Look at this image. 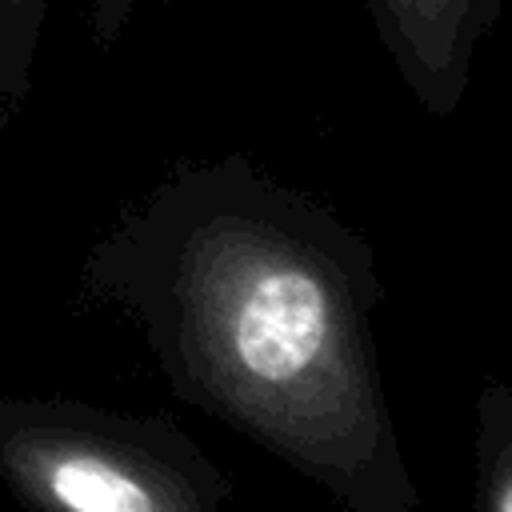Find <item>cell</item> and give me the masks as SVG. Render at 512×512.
Segmentation results:
<instances>
[{"label":"cell","mask_w":512,"mask_h":512,"mask_svg":"<svg viewBox=\"0 0 512 512\" xmlns=\"http://www.w3.org/2000/svg\"><path fill=\"white\" fill-rule=\"evenodd\" d=\"M168 388L340 512H420L388 404L376 248L244 156L180 164L84 260Z\"/></svg>","instance_id":"1"},{"label":"cell","mask_w":512,"mask_h":512,"mask_svg":"<svg viewBox=\"0 0 512 512\" xmlns=\"http://www.w3.org/2000/svg\"><path fill=\"white\" fill-rule=\"evenodd\" d=\"M140 0H84V12H88V28H92V40L100 48H108L132 20Z\"/></svg>","instance_id":"6"},{"label":"cell","mask_w":512,"mask_h":512,"mask_svg":"<svg viewBox=\"0 0 512 512\" xmlns=\"http://www.w3.org/2000/svg\"><path fill=\"white\" fill-rule=\"evenodd\" d=\"M52 0H0V136L20 112Z\"/></svg>","instance_id":"5"},{"label":"cell","mask_w":512,"mask_h":512,"mask_svg":"<svg viewBox=\"0 0 512 512\" xmlns=\"http://www.w3.org/2000/svg\"><path fill=\"white\" fill-rule=\"evenodd\" d=\"M384 52L416 104L452 116L504 0H364Z\"/></svg>","instance_id":"3"},{"label":"cell","mask_w":512,"mask_h":512,"mask_svg":"<svg viewBox=\"0 0 512 512\" xmlns=\"http://www.w3.org/2000/svg\"><path fill=\"white\" fill-rule=\"evenodd\" d=\"M0 484L28 512H228L232 476L168 416L0 400Z\"/></svg>","instance_id":"2"},{"label":"cell","mask_w":512,"mask_h":512,"mask_svg":"<svg viewBox=\"0 0 512 512\" xmlns=\"http://www.w3.org/2000/svg\"><path fill=\"white\" fill-rule=\"evenodd\" d=\"M472 504L512 512V380L488 376L472 404Z\"/></svg>","instance_id":"4"}]
</instances>
